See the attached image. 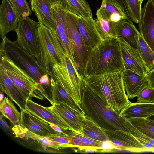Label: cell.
Listing matches in <instances>:
<instances>
[{
    "label": "cell",
    "mask_w": 154,
    "mask_h": 154,
    "mask_svg": "<svg viewBox=\"0 0 154 154\" xmlns=\"http://www.w3.org/2000/svg\"><path fill=\"white\" fill-rule=\"evenodd\" d=\"M83 81L84 85L101 97L114 111L120 112L131 103L125 92L122 71L86 77Z\"/></svg>",
    "instance_id": "obj_1"
},
{
    "label": "cell",
    "mask_w": 154,
    "mask_h": 154,
    "mask_svg": "<svg viewBox=\"0 0 154 154\" xmlns=\"http://www.w3.org/2000/svg\"><path fill=\"white\" fill-rule=\"evenodd\" d=\"M84 85L80 105L85 115L103 129L130 133L125 125L126 119L120 112L112 110L101 97Z\"/></svg>",
    "instance_id": "obj_2"
},
{
    "label": "cell",
    "mask_w": 154,
    "mask_h": 154,
    "mask_svg": "<svg viewBox=\"0 0 154 154\" xmlns=\"http://www.w3.org/2000/svg\"><path fill=\"white\" fill-rule=\"evenodd\" d=\"M124 69L118 38H108L92 48L85 64L84 78Z\"/></svg>",
    "instance_id": "obj_3"
},
{
    "label": "cell",
    "mask_w": 154,
    "mask_h": 154,
    "mask_svg": "<svg viewBox=\"0 0 154 154\" xmlns=\"http://www.w3.org/2000/svg\"><path fill=\"white\" fill-rule=\"evenodd\" d=\"M38 43L36 59L45 73L51 76L54 66L61 63L65 53L56 32L41 23L38 27Z\"/></svg>",
    "instance_id": "obj_4"
},
{
    "label": "cell",
    "mask_w": 154,
    "mask_h": 154,
    "mask_svg": "<svg viewBox=\"0 0 154 154\" xmlns=\"http://www.w3.org/2000/svg\"><path fill=\"white\" fill-rule=\"evenodd\" d=\"M96 15V26L103 40L117 38L118 25L123 20L130 19L124 8L116 0H102Z\"/></svg>",
    "instance_id": "obj_5"
},
{
    "label": "cell",
    "mask_w": 154,
    "mask_h": 154,
    "mask_svg": "<svg viewBox=\"0 0 154 154\" xmlns=\"http://www.w3.org/2000/svg\"><path fill=\"white\" fill-rule=\"evenodd\" d=\"M51 76L58 81L76 103L81 106L84 87L83 78L67 54H65L61 63L54 65Z\"/></svg>",
    "instance_id": "obj_6"
},
{
    "label": "cell",
    "mask_w": 154,
    "mask_h": 154,
    "mask_svg": "<svg viewBox=\"0 0 154 154\" xmlns=\"http://www.w3.org/2000/svg\"><path fill=\"white\" fill-rule=\"evenodd\" d=\"M0 55L9 58L40 84V79L45 73L36 58L23 49L16 41H12L5 36L1 43Z\"/></svg>",
    "instance_id": "obj_7"
},
{
    "label": "cell",
    "mask_w": 154,
    "mask_h": 154,
    "mask_svg": "<svg viewBox=\"0 0 154 154\" xmlns=\"http://www.w3.org/2000/svg\"><path fill=\"white\" fill-rule=\"evenodd\" d=\"M0 57L4 61L8 75L27 100L32 97L42 100L46 98L45 92L40 85L25 71L6 57L1 55Z\"/></svg>",
    "instance_id": "obj_8"
},
{
    "label": "cell",
    "mask_w": 154,
    "mask_h": 154,
    "mask_svg": "<svg viewBox=\"0 0 154 154\" xmlns=\"http://www.w3.org/2000/svg\"><path fill=\"white\" fill-rule=\"evenodd\" d=\"M65 10L68 36L74 63L79 74L83 78L85 64L92 48L85 43L79 33L77 24L78 16Z\"/></svg>",
    "instance_id": "obj_9"
},
{
    "label": "cell",
    "mask_w": 154,
    "mask_h": 154,
    "mask_svg": "<svg viewBox=\"0 0 154 154\" xmlns=\"http://www.w3.org/2000/svg\"><path fill=\"white\" fill-rule=\"evenodd\" d=\"M39 23L29 17L19 19L15 31L17 36L16 41L25 51L36 58L38 53V27Z\"/></svg>",
    "instance_id": "obj_10"
},
{
    "label": "cell",
    "mask_w": 154,
    "mask_h": 154,
    "mask_svg": "<svg viewBox=\"0 0 154 154\" xmlns=\"http://www.w3.org/2000/svg\"><path fill=\"white\" fill-rule=\"evenodd\" d=\"M109 141L118 150H125L134 152H141L148 150L130 133L120 130L103 129Z\"/></svg>",
    "instance_id": "obj_11"
},
{
    "label": "cell",
    "mask_w": 154,
    "mask_h": 154,
    "mask_svg": "<svg viewBox=\"0 0 154 154\" xmlns=\"http://www.w3.org/2000/svg\"><path fill=\"white\" fill-rule=\"evenodd\" d=\"M138 26L143 38L154 52V0H148L141 8Z\"/></svg>",
    "instance_id": "obj_12"
},
{
    "label": "cell",
    "mask_w": 154,
    "mask_h": 154,
    "mask_svg": "<svg viewBox=\"0 0 154 154\" xmlns=\"http://www.w3.org/2000/svg\"><path fill=\"white\" fill-rule=\"evenodd\" d=\"M119 41L124 69L136 72L141 75H146L149 71L139 53L125 40L118 38Z\"/></svg>",
    "instance_id": "obj_13"
},
{
    "label": "cell",
    "mask_w": 154,
    "mask_h": 154,
    "mask_svg": "<svg viewBox=\"0 0 154 154\" xmlns=\"http://www.w3.org/2000/svg\"><path fill=\"white\" fill-rule=\"evenodd\" d=\"M0 87L1 91L5 93L20 107L26 110L27 99L15 86L8 75L4 60L0 58Z\"/></svg>",
    "instance_id": "obj_14"
},
{
    "label": "cell",
    "mask_w": 154,
    "mask_h": 154,
    "mask_svg": "<svg viewBox=\"0 0 154 154\" xmlns=\"http://www.w3.org/2000/svg\"><path fill=\"white\" fill-rule=\"evenodd\" d=\"M51 8L56 22L57 35L65 53L70 57L74 62L71 47L68 36L66 10L60 3L52 5Z\"/></svg>",
    "instance_id": "obj_15"
},
{
    "label": "cell",
    "mask_w": 154,
    "mask_h": 154,
    "mask_svg": "<svg viewBox=\"0 0 154 154\" xmlns=\"http://www.w3.org/2000/svg\"><path fill=\"white\" fill-rule=\"evenodd\" d=\"M20 17L8 0H2L0 6V35L2 39L9 32L15 31Z\"/></svg>",
    "instance_id": "obj_16"
},
{
    "label": "cell",
    "mask_w": 154,
    "mask_h": 154,
    "mask_svg": "<svg viewBox=\"0 0 154 154\" xmlns=\"http://www.w3.org/2000/svg\"><path fill=\"white\" fill-rule=\"evenodd\" d=\"M78 30L85 43L89 47L95 48L104 40L99 33L93 17L88 18L78 16Z\"/></svg>",
    "instance_id": "obj_17"
},
{
    "label": "cell",
    "mask_w": 154,
    "mask_h": 154,
    "mask_svg": "<svg viewBox=\"0 0 154 154\" xmlns=\"http://www.w3.org/2000/svg\"><path fill=\"white\" fill-rule=\"evenodd\" d=\"M47 108L67 124L75 132L82 135V123L85 115L64 104H54Z\"/></svg>",
    "instance_id": "obj_18"
},
{
    "label": "cell",
    "mask_w": 154,
    "mask_h": 154,
    "mask_svg": "<svg viewBox=\"0 0 154 154\" xmlns=\"http://www.w3.org/2000/svg\"><path fill=\"white\" fill-rule=\"evenodd\" d=\"M21 119L20 125L40 136L47 137L59 134L46 122L34 116L26 110L20 109Z\"/></svg>",
    "instance_id": "obj_19"
},
{
    "label": "cell",
    "mask_w": 154,
    "mask_h": 154,
    "mask_svg": "<svg viewBox=\"0 0 154 154\" xmlns=\"http://www.w3.org/2000/svg\"><path fill=\"white\" fill-rule=\"evenodd\" d=\"M122 79L127 96L130 99L137 97L148 86L146 75H141L129 70L122 71Z\"/></svg>",
    "instance_id": "obj_20"
},
{
    "label": "cell",
    "mask_w": 154,
    "mask_h": 154,
    "mask_svg": "<svg viewBox=\"0 0 154 154\" xmlns=\"http://www.w3.org/2000/svg\"><path fill=\"white\" fill-rule=\"evenodd\" d=\"M26 110L34 116L47 123L55 124L66 131H74L69 126L47 107L35 102L31 99L27 100Z\"/></svg>",
    "instance_id": "obj_21"
},
{
    "label": "cell",
    "mask_w": 154,
    "mask_h": 154,
    "mask_svg": "<svg viewBox=\"0 0 154 154\" xmlns=\"http://www.w3.org/2000/svg\"><path fill=\"white\" fill-rule=\"evenodd\" d=\"M32 10L41 23L56 32V22L49 0H30Z\"/></svg>",
    "instance_id": "obj_22"
},
{
    "label": "cell",
    "mask_w": 154,
    "mask_h": 154,
    "mask_svg": "<svg viewBox=\"0 0 154 154\" xmlns=\"http://www.w3.org/2000/svg\"><path fill=\"white\" fill-rule=\"evenodd\" d=\"M51 105L64 104L78 113L85 115L81 106L77 104L63 88L60 83L50 76Z\"/></svg>",
    "instance_id": "obj_23"
},
{
    "label": "cell",
    "mask_w": 154,
    "mask_h": 154,
    "mask_svg": "<svg viewBox=\"0 0 154 154\" xmlns=\"http://www.w3.org/2000/svg\"><path fill=\"white\" fill-rule=\"evenodd\" d=\"M66 137L70 144L74 148L85 151L101 152L105 142H101L85 137L73 131L69 130Z\"/></svg>",
    "instance_id": "obj_24"
},
{
    "label": "cell",
    "mask_w": 154,
    "mask_h": 154,
    "mask_svg": "<svg viewBox=\"0 0 154 154\" xmlns=\"http://www.w3.org/2000/svg\"><path fill=\"white\" fill-rule=\"evenodd\" d=\"M117 34L118 38L123 39L139 53L138 42L140 33L130 19H126L119 23L117 28Z\"/></svg>",
    "instance_id": "obj_25"
},
{
    "label": "cell",
    "mask_w": 154,
    "mask_h": 154,
    "mask_svg": "<svg viewBox=\"0 0 154 154\" xmlns=\"http://www.w3.org/2000/svg\"><path fill=\"white\" fill-rule=\"evenodd\" d=\"M154 114V103H131L122 109L120 115L126 120L133 118H147Z\"/></svg>",
    "instance_id": "obj_26"
},
{
    "label": "cell",
    "mask_w": 154,
    "mask_h": 154,
    "mask_svg": "<svg viewBox=\"0 0 154 154\" xmlns=\"http://www.w3.org/2000/svg\"><path fill=\"white\" fill-rule=\"evenodd\" d=\"M82 135L97 140L106 142L109 140L103 129L85 115L82 123Z\"/></svg>",
    "instance_id": "obj_27"
},
{
    "label": "cell",
    "mask_w": 154,
    "mask_h": 154,
    "mask_svg": "<svg viewBox=\"0 0 154 154\" xmlns=\"http://www.w3.org/2000/svg\"><path fill=\"white\" fill-rule=\"evenodd\" d=\"M61 4L66 10L78 16L93 17L91 9L86 0H62Z\"/></svg>",
    "instance_id": "obj_28"
},
{
    "label": "cell",
    "mask_w": 154,
    "mask_h": 154,
    "mask_svg": "<svg viewBox=\"0 0 154 154\" xmlns=\"http://www.w3.org/2000/svg\"><path fill=\"white\" fill-rule=\"evenodd\" d=\"M24 136L27 141L34 142L40 144L42 147L50 148L59 150L69 148H74V146L70 144H64L50 140L46 137L37 135L24 128Z\"/></svg>",
    "instance_id": "obj_29"
},
{
    "label": "cell",
    "mask_w": 154,
    "mask_h": 154,
    "mask_svg": "<svg viewBox=\"0 0 154 154\" xmlns=\"http://www.w3.org/2000/svg\"><path fill=\"white\" fill-rule=\"evenodd\" d=\"M0 102V112L2 115L8 119L14 126L20 125L21 113L16 108L12 101L5 97Z\"/></svg>",
    "instance_id": "obj_30"
},
{
    "label": "cell",
    "mask_w": 154,
    "mask_h": 154,
    "mask_svg": "<svg viewBox=\"0 0 154 154\" xmlns=\"http://www.w3.org/2000/svg\"><path fill=\"white\" fill-rule=\"evenodd\" d=\"M138 43L139 54L149 72L154 68V52L144 40L140 33Z\"/></svg>",
    "instance_id": "obj_31"
},
{
    "label": "cell",
    "mask_w": 154,
    "mask_h": 154,
    "mask_svg": "<svg viewBox=\"0 0 154 154\" xmlns=\"http://www.w3.org/2000/svg\"><path fill=\"white\" fill-rule=\"evenodd\" d=\"M127 120L139 131L154 140V121L147 118H136Z\"/></svg>",
    "instance_id": "obj_32"
},
{
    "label": "cell",
    "mask_w": 154,
    "mask_h": 154,
    "mask_svg": "<svg viewBox=\"0 0 154 154\" xmlns=\"http://www.w3.org/2000/svg\"><path fill=\"white\" fill-rule=\"evenodd\" d=\"M129 17L132 21L138 24L141 9L139 0H123Z\"/></svg>",
    "instance_id": "obj_33"
},
{
    "label": "cell",
    "mask_w": 154,
    "mask_h": 154,
    "mask_svg": "<svg viewBox=\"0 0 154 154\" xmlns=\"http://www.w3.org/2000/svg\"><path fill=\"white\" fill-rule=\"evenodd\" d=\"M20 15L23 18L28 17L32 12L26 0H8Z\"/></svg>",
    "instance_id": "obj_34"
},
{
    "label": "cell",
    "mask_w": 154,
    "mask_h": 154,
    "mask_svg": "<svg viewBox=\"0 0 154 154\" xmlns=\"http://www.w3.org/2000/svg\"><path fill=\"white\" fill-rule=\"evenodd\" d=\"M137 103H154V88L147 86L137 96Z\"/></svg>",
    "instance_id": "obj_35"
},
{
    "label": "cell",
    "mask_w": 154,
    "mask_h": 154,
    "mask_svg": "<svg viewBox=\"0 0 154 154\" xmlns=\"http://www.w3.org/2000/svg\"><path fill=\"white\" fill-rule=\"evenodd\" d=\"M125 123L129 132L134 136L143 141L149 143L154 146V140L139 131L128 120H126Z\"/></svg>",
    "instance_id": "obj_36"
},
{
    "label": "cell",
    "mask_w": 154,
    "mask_h": 154,
    "mask_svg": "<svg viewBox=\"0 0 154 154\" xmlns=\"http://www.w3.org/2000/svg\"><path fill=\"white\" fill-rule=\"evenodd\" d=\"M67 135V134H57L46 137L50 140L64 144H70L69 140L66 137Z\"/></svg>",
    "instance_id": "obj_37"
},
{
    "label": "cell",
    "mask_w": 154,
    "mask_h": 154,
    "mask_svg": "<svg viewBox=\"0 0 154 154\" xmlns=\"http://www.w3.org/2000/svg\"><path fill=\"white\" fill-rule=\"evenodd\" d=\"M5 117L0 113V126L5 132L11 135H14L12 128L8 124L5 119Z\"/></svg>",
    "instance_id": "obj_38"
},
{
    "label": "cell",
    "mask_w": 154,
    "mask_h": 154,
    "mask_svg": "<svg viewBox=\"0 0 154 154\" xmlns=\"http://www.w3.org/2000/svg\"><path fill=\"white\" fill-rule=\"evenodd\" d=\"M148 80V86L154 88V68L146 75Z\"/></svg>",
    "instance_id": "obj_39"
},
{
    "label": "cell",
    "mask_w": 154,
    "mask_h": 154,
    "mask_svg": "<svg viewBox=\"0 0 154 154\" xmlns=\"http://www.w3.org/2000/svg\"><path fill=\"white\" fill-rule=\"evenodd\" d=\"M48 123L54 131L57 132L59 134H67L68 131L63 130L59 126L54 124L50 122H48Z\"/></svg>",
    "instance_id": "obj_40"
},
{
    "label": "cell",
    "mask_w": 154,
    "mask_h": 154,
    "mask_svg": "<svg viewBox=\"0 0 154 154\" xmlns=\"http://www.w3.org/2000/svg\"><path fill=\"white\" fill-rule=\"evenodd\" d=\"M116 0L118 2H119L122 6V7L125 9V11H126V12H127V14H128L129 16L128 11H127V10L125 7L123 0Z\"/></svg>",
    "instance_id": "obj_41"
},
{
    "label": "cell",
    "mask_w": 154,
    "mask_h": 154,
    "mask_svg": "<svg viewBox=\"0 0 154 154\" xmlns=\"http://www.w3.org/2000/svg\"><path fill=\"white\" fill-rule=\"evenodd\" d=\"M52 5L56 3H61L62 0H49Z\"/></svg>",
    "instance_id": "obj_42"
},
{
    "label": "cell",
    "mask_w": 154,
    "mask_h": 154,
    "mask_svg": "<svg viewBox=\"0 0 154 154\" xmlns=\"http://www.w3.org/2000/svg\"><path fill=\"white\" fill-rule=\"evenodd\" d=\"M147 119L154 122V114L148 117Z\"/></svg>",
    "instance_id": "obj_43"
},
{
    "label": "cell",
    "mask_w": 154,
    "mask_h": 154,
    "mask_svg": "<svg viewBox=\"0 0 154 154\" xmlns=\"http://www.w3.org/2000/svg\"><path fill=\"white\" fill-rule=\"evenodd\" d=\"M4 97V95L3 94H2V92L1 91V94H0V102L2 101L3 99V97Z\"/></svg>",
    "instance_id": "obj_44"
},
{
    "label": "cell",
    "mask_w": 154,
    "mask_h": 154,
    "mask_svg": "<svg viewBox=\"0 0 154 154\" xmlns=\"http://www.w3.org/2000/svg\"><path fill=\"white\" fill-rule=\"evenodd\" d=\"M144 0H139V1L141 4H142Z\"/></svg>",
    "instance_id": "obj_45"
}]
</instances>
